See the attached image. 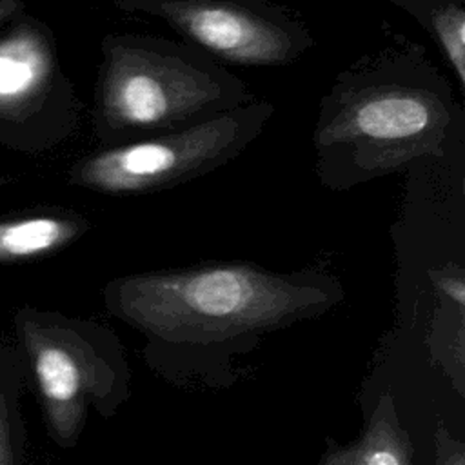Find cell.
<instances>
[{"label": "cell", "instance_id": "30bf717a", "mask_svg": "<svg viewBox=\"0 0 465 465\" xmlns=\"http://www.w3.org/2000/svg\"><path fill=\"white\" fill-rule=\"evenodd\" d=\"M423 24L438 40L458 84L465 87V9L461 0H450L430 9Z\"/></svg>", "mask_w": 465, "mask_h": 465}, {"label": "cell", "instance_id": "8992f818", "mask_svg": "<svg viewBox=\"0 0 465 465\" xmlns=\"http://www.w3.org/2000/svg\"><path fill=\"white\" fill-rule=\"evenodd\" d=\"M338 452L347 465H412L411 440L398 421L391 396L380 400L361 438Z\"/></svg>", "mask_w": 465, "mask_h": 465}, {"label": "cell", "instance_id": "ba28073f", "mask_svg": "<svg viewBox=\"0 0 465 465\" xmlns=\"http://www.w3.org/2000/svg\"><path fill=\"white\" fill-rule=\"evenodd\" d=\"M73 220L38 216L0 225V260L40 254L60 247L80 232Z\"/></svg>", "mask_w": 465, "mask_h": 465}, {"label": "cell", "instance_id": "52a82bcc", "mask_svg": "<svg viewBox=\"0 0 465 465\" xmlns=\"http://www.w3.org/2000/svg\"><path fill=\"white\" fill-rule=\"evenodd\" d=\"M53 73L51 53L36 36H18L0 45V104L16 102L44 87Z\"/></svg>", "mask_w": 465, "mask_h": 465}, {"label": "cell", "instance_id": "6da1fadb", "mask_svg": "<svg viewBox=\"0 0 465 465\" xmlns=\"http://www.w3.org/2000/svg\"><path fill=\"white\" fill-rule=\"evenodd\" d=\"M463 138V109L425 49L400 42L336 76L312 133L323 187L347 191L425 160H445Z\"/></svg>", "mask_w": 465, "mask_h": 465}, {"label": "cell", "instance_id": "9c48e42d", "mask_svg": "<svg viewBox=\"0 0 465 465\" xmlns=\"http://www.w3.org/2000/svg\"><path fill=\"white\" fill-rule=\"evenodd\" d=\"M35 369L45 398L56 409L74 411V403L84 385V372L76 358L67 349L47 345L38 351Z\"/></svg>", "mask_w": 465, "mask_h": 465}, {"label": "cell", "instance_id": "277c9868", "mask_svg": "<svg viewBox=\"0 0 465 465\" xmlns=\"http://www.w3.org/2000/svg\"><path fill=\"white\" fill-rule=\"evenodd\" d=\"M274 104L254 98L202 124L104 147L73 169V182L105 194H149L209 174L238 158L267 127Z\"/></svg>", "mask_w": 465, "mask_h": 465}, {"label": "cell", "instance_id": "3957f363", "mask_svg": "<svg viewBox=\"0 0 465 465\" xmlns=\"http://www.w3.org/2000/svg\"><path fill=\"white\" fill-rule=\"evenodd\" d=\"M94 125L104 147L180 131L251 100V87L193 44L153 35H107Z\"/></svg>", "mask_w": 465, "mask_h": 465}, {"label": "cell", "instance_id": "4fadbf2b", "mask_svg": "<svg viewBox=\"0 0 465 465\" xmlns=\"http://www.w3.org/2000/svg\"><path fill=\"white\" fill-rule=\"evenodd\" d=\"M323 465H347V463L341 460L340 452L334 450V452H331V454L327 456V460L323 461Z\"/></svg>", "mask_w": 465, "mask_h": 465}, {"label": "cell", "instance_id": "7c38bea8", "mask_svg": "<svg viewBox=\"0 0 465 465\" xmlns=\"http://www.w3.org/2000/svg\"><path fill=\"white\" fill-rule=\"evenodd\" d=\"M438 465H465L463 445L447 436L443 429L438 434Z\"/></svg>", "mask_w": 465, "mask_h": 465}, {"label": "cell", "instance_id": "5b68a950", "mask_svg": "<svg viewBox=\"0 0 465 465\" xmlns=\"http://www.w3.org/2000/svg\"><path fill=\"white\" fill-rule=\"evenodd\" d=\"M114 5L165 22L222 64L287 65L314 45L296 11L269 0H114Z\"/></svg>", "mask_w": 465, "mask_h": 465}, {"label": "cell", "instance_id": "8fae6325", "mask_svg": "<svg viewBox=\"0 0 465 465\" xmlns=\"http://www.w3.org/2000/svg\"><path fill=\"white\" fill-rule=\"evenodd\" d=\"M434 283L445 298L454 302L456 307L460 311H463V307H465V282H463L461 272H440L434 278Z\"/></svg>", "mask_w": 465, "mask_h": 465}, {"label": "cell", "instance_id": "7a4b0ae2", "mask_svg": "<svg viewBox=\"0 0 465 465\" xmlns=\"http://www.w3.org/2000/svg\"><path fill=\"white\" fill-rule=\"evenodd\" d=\"M336 298L338 285L325 274H283L243 262L136 272L107 289L114 312L165 341H218L265 331Z\"/></svg>", "mask_w": 465, "mask_h": 465}]
</instances>
